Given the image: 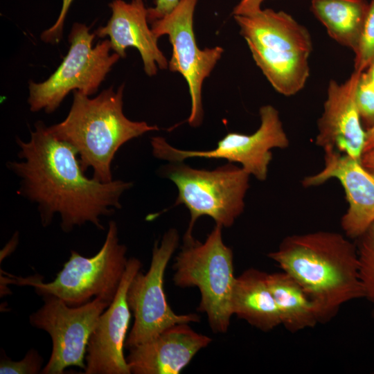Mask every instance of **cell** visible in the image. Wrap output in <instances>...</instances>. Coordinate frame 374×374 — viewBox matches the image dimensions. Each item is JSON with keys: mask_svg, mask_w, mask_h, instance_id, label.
Instances as JSON below:
<instances>
[{"mask_svg": "<svg viewBox=\"0 0 374 374\" xmlns=\"http://www.w3.org/2000/svg\"><path fill=\"white\" fill-rule=\"evenodd\" d=\"M43 358L35 349H30L20 361H12L3 355L1 358V374H37L41 373Z\"/></svg>", "mask_w": 374, "mask_h": 374, "instance_id": "24", "label": "cell"}, {"mask_svg": "<svg viewBox=\"0 0 374 374\" xmlns=\"http://www.w3.org/2000/svg\"><path fill=\"white\" fill-rule=\"evenodd\" d=\"M342 185L348 203L341 220L346 237L358 238L374 222V175L348 155L324 152L323 168L302 181L305 188L319 186L330 179Z\"/></svg>", "mask_w": 374, "mask_h": 374, "instance_id": "13", "label": "cell"}, {"mask_svg": "<svg viewBox=\"0 0 374 374\" xmlns=\"http://www.w3.org/2000/svg\"><path fill=\"white\" fill-rule=\"evenodd\" d=\"M222 229L215 224L204 242L194 238L183 239L173 264L174 284L181 288L199 289L201 300L197 310L206 314L215 333H225L230 326L236 278L233 251L224 243Z\"/></svg>", "mask_w": 374, "mask_h": 374, "instance_id": "4", "label": "cell"}, {"mask_svg": "<svg viewBox=\"0 0 374 374\" xmlns=\"http://www.w3.org/2000/svg\"><path fill=\"white\" fill-rule=\"evenodd\" d=\"M365 0H311V11L330 37L355 51L368 12Z\"/></svg>", "mask_w": 374, "mask_h": 374, "instance_id": "21", "label": "cell"}, {"mask_svg": "<svg viewBox=\"0 0 374 374\" xmlns=\"http://www.w3.org/2000/svg\"><path fill=\"white\" fill-rule=\"evenodd\" d=\"M267 282L287 330L296 332L321 323L317 304L292 276L283 271L268 274Z\"/></svg>", "mask_w": 374, "mask_h": 374, "instance_id": "20", "label": "cell"}, {"mask_svg": "<svg viewBox=\"0 0 374 374\" xmlns=\"http://www.w3.org/2000/svg\"><path fill=\"white\" fill-rule=\"evenodd\" d=\"M233 17L247 44L276 51L308 54L312 51V39L308 29L284 11L267 8L252 15Z\"/></svg>", "mask_w": 374, "mask_h": 374, "instance_id": "17", "label": "cell"}, {"mask_svg": "<svg viewBox=\"0 0 374 374\" xmlns=\"http://www.w3.org/2000/svg\"><path fill=\"white\" fill-rule=\"evenodd\" d=\"M44 304L29 317L30 323L46 331L52 340L49 360L42 374H62L70 366L85 369L87 348L100 314L111 304L101 299L69 306L53 295L42 296Z\"/></svg>", "mask_w": 374, "mask_h": 374, "instance_id": "10", "label": "cell"}, {"mask_svg": "<svg viewBox=\"0 0 374 374\" xmlns=\"http://www.w3.org/2000/svg\"><path fill=\"white\" fill-rule=\"evenodd\" d=\"M260 125L251 134L229 132L209 150H180L169 144L162 136L151 139L152 154L159 159L181 162L189 158L223 159L237 162L250 175L265 181L272 159L271 150L285 149L290 141L284 130L278 110L271 105L259 109Z\"/></svg>", "mask_w": 374, "mask_h": 374, "instance_id": "9", "label": "cell"}, {"mask_svg": "<svg viewBox=\"0 0 374 374\" xmlns=\"http://www.w3.org/2000/svg\"><path fill=\"white\" fill-rule=\"evenodd\" d=\"M360 74L354 71L344 83L330 81L315 141L324 152H336L359 161L366 141L355 97Z\"/></svg>", "mask_w": 374, "mask_h": 374, "instance_id": "14", "label": "cell"}, {"mask_svg": "<svg viewBox=\"0 0 374 374\" xmlns=\"http://www.w3.org/2000/svg\"><path fill=\"white\" fill-rule=\"evenodd\" d=\"M211 341L188 323H179L129 349L126 361L132 374H178Z\"/></svg>", "mask_w": 374, "mask_h": 374, "instance_id": "16", "label": "cell"}, {"mask_svg": "<svg viewBox=\"0 0 374 374\" xmlns=\"http://www.w3.org/2000/svg\"><path fill=\"white\" fill-rule=\"evenodd\" d=\"M347 238L328 231L294 234L268 254L317 304L321 323L344 304L364 298L357 249Z\"/></svg>", "mask_w": 374, "mask_h": 374, "instance_id": "2", "label": "cell"}, {"mask_svg": "<svg viewBox=\"0 0 374 374\" xmlns=\"http://www.w3.org/2000/svg\"><path fill=\"white\" fill-rule=\"evenodd\" d=\"M178 189L175 205L184 204L190 220L184 239H191L194 225L208 216L222 227H231L244 208L250 175L228 163L214 170L195 169L181 162H170L161 170Z\"/></svg>", "mask_w": 374, "mask_h": 374, "instance_id": "6", "label": "cell"}, {"mask_svg": "<svg viewBox=\"0 0 374 374\" xmlns=\"http://www.w3.org/2000/svg\"><path fill=\"white\" fill-rule=\"evenodd\" d=\"M125 84L115 91L113 87L96 97L75 90L66 117L47 127L59 140L71 144L78 152L82 169L91 168L93 177L101 182L113 180L112 162L125 143L147 132L159 130L144 121H133L123 112Z\"/></svg>", "mask_w": 374, "mask_h": 374, "instance_id": "3", "label": "cell"}, {"mask_svg": "<svg viewBox=\"0 0 374 374\" xmlns=\"http://www.w3.org/2000/svg\"><path fill=\"white\" fill-rule=\"evenodd\" d=\"M198 0H179L178 4L163 17L150 23L154 34L160 37L168 35L172 46L168 62L170 71L178 72L185 78L191 100L188 123L199 127L204 118L202 89L224 49L221 46L200 49L193 30V17Z\"/></svg>", "mask_w": 374, "mask_h": 374, "instance_id": "11", "label": "cell"}, {"mask_svg": "<svg viewBox=\"0 0 374 374\" xmlns=\"http://www.w3.org/2000/svg\"><path fill=\"white\" fill-rule=\"evenodd\" d=\"M374 148V125L366 131V141L364 153ZM363 153V154H364Z\"/></svg>", "mask_w": 374, "mask_h": 374, "instance_id": "30", "label": "cell"}, {"mask_svg": "<svg viewBox=\"0 0 374 374\" xmlns=\"http://www.w3.org/2000/svg\"><path fill=\"white\" fill-rule=\"evenodd\" d=\"M361 163L366 170L374 175V148L362 154Z\"/></svg>", "mask_w": 374, "mask_h": 374, "instance_id": "29", "label": "cell"}, {"mask_svg": "<svg viewBox=\"0 0 374 374\" xmlns=\"http://www.w3.org/2000/svg\"><path fill=\"white\" fill-rule=\"evenodd\" d=\"M179 241L177 229L166 231L161 242L156 241L154 244L148 271L146 273L139 271L129 285L127 300L134 320L125 343V348L127 350L153 339L170 326L200 320L196 314L175 313L165 294L166 269L178 247Z\"/></svg>", "mask_w": 374, "mask_h": 374, "instance_id": "8", "label": "cell"}, {"mask_svg": "<svg viewBox=\"0 0 374 374\" xmlns=\"http://www.w3.org/2000/svg\"><path fill=\"white\" fill-rule=\"evenodd\" d=\"M364 72L367 75L371 84L374 87V58L372 60Z\"/></svg>", "mask_w": 374, "mask_h": 374, "instance_id": "31", "label": "cell"}, {"mask_svg": "<svg viewBox=\"0 0 374 374\" xmlns=\"http://www.w3.org/2000/svg\"><path fill=\"white\" fill-rule=\"evenodd\" d=\"M355 97L361 119L369 128L374 125V87L364 71L360 74Z\"/></svg>", "mask_w": 374, "mask_h": 374, "instance_id": "25", "label": "cell"}, {"mask_svg": "<svg viewBox=\"0 0 374 374\" xmlns=\"http://www.w3.org/2000/svg\"><path fill=\"white\" fill-rule=\"evenodd\" d=\"M372 316H373V321H374V310L373 311Z\"/></svg>", "mask_w": 374, "mask_h": 374, "instance_id": "32", "label": "cell"}, {"mask_svg": "<svg viewBox=\"0 0 374 374\" xmlns=\"http://www.w3.org/2000/svg\"><path fill=\"white\" fill-rule=\"evenodd\" d=\"M126 253V246L119 242L117 224L112 220L99 251L87 258L71 250L69 260L53 281L45 283L39 276H10L8 280L32 286L37 294L57 296L69 306L83 305L92 298H101L111 303L126 269L129 259Z\"/></svg>", "mask_w": 374, "mask_h": 374, "instance_id": "5", "label": "cell"}, {"mask_svg": "<svg viewBox=\"0 0 374 374\" xmlns=\"http://www.w3.org/2000/svg\"><path fill=\"white\" fill-rule=\"evenodd\" d=\"M357 239L359 273L364 298L374 303V222Z\"/></svg>", "mask_w": 374, "mask_h": 374, "instance_id": "22", "label": "cell"}, {"mask_svg": "<svg viewBox=\"0 0 374 374\" xmlns=\"http://www.w3.org/2000/svg\"><path fill=\"white\" fill-rule=\"evenodd\" d=\"M252 57L273 88L290 96L300 91L310 75V54L276 51L247 43Z\"/></svg>", "mask_w": 374, "mask_h": 374, "instance_id": "19", "label": "cell"}, {"mask_svg": "<svg viewBox=\"0 0 374 374\" xmlns=\"http://www.w3.org/2000/svg\"><path fill=\"white\" fill-rule=\"evenodd\" d=\"M73 1L62 0L61 10L55 22L41 34L40 38L44 42L53 44L60 42L63 35L66 17Z\"/></svg>", "mask_w": 374, "mask_h": 374, "instance_id": "26", "label": "cell"}, {"mask_svg": "<svg viewBox=\"0 0 374 374\" xmlns=\"http://www.w3.org/2000/svg\"><path fill=\"white\" fill-rule=\"evenodd\" d=\"M267 275L268 273L254 268L245 270L236 277L231 296L233 315L264 332L281 324Z\"/></svg>", "mask_w": 374, "mask_h": 374, "instance_id": "18", "label": "cell"}, {"mask_svg": "<svg viewBox=\"0 0 374 374\" xmlns=\"http://www.w3.org/2000/svg\"><path fill=\"white\" fill-rule=\"evenodd\" d=\"M354 71L364 72L374 58V0L368 6L366 19L354 51Z\"/></svg>", "mask_w": 374, "mask_h": 374, "instance_id": "23", "label": "cell"}, {"mask_svg": "<svg viewBox=\"0 0 374 374\" xmlns=\"http://www.w3.org/2000/svg\"><path fill=\"white\" fill-rule=\"evenodd\" d=\"M89 29L86 24H73L68 37L69 51L57 69L42 82L29 81L28 103L31 112H55L71 91L78 90L87 96L98 91L121 57L110 53L109 39L93 46L96 35Z\"/></svg>", "mask_w": 374, "mask_h": 374, "instance_id": "7", "label": "cell"}, {"mask_svg": "<svg viewBox=\"0 0 374 374\" xmlns=\"http://www.w3.org/2000/svg\"><path fill=\"white\" fill-rule=\"evenodd\" d=\"M112 15L104 26L95 30L96 36H108L112 50L121 58L126 57L125 51L133 47L139 52L144 71L154 76L158 68L165 70L168 62L158 46V39L148 26V8L143 0H113L109 3Z\"/></svg>", "mask_w": 374, "mask_h": 374, "instance_id": "15", "label": "cell"}, {"mask_svg": "<svg viewBox=\"0 0 374 374\" xmlns=\"http://www.w3.org/2000/svg\"><path fill=\"white\" fill-rule=\"evenodd\" d=\"M265 0H241L233 8L232 15L249 16L260 12Z\"/></svg>", "mask_w": 374, "mask_h": 374, "instance_id": "28", "label": "cell"}, {"mask_svg": "<svg viewBox=\"0 0 374 374\" xmlns=\"http://www.w3.org/2000/svg\"><path fill=\"white\" fill-rule=\"evenodd\" d=\"M30 134L27 141L16 138L20 161L6 164L19 179L17 194L37 204L44 227L59 214L65 233L86 223L104 230L100 217L121 208V197L132 183L87 177L77 150L52 135L42 121L35 124Z\"/></svg>", "mask_w": 374, "mask_h": 374, "instance_id": "1", "label": "cell"}, {"mask_svg": "<svg viewBox=\"0 0 374 374\" xmlns=\"http://www.w3.org/2000/svg\"><path fill=\"white\" fill-rule=\"evenodd\" d=\"M179 0H155L154 6L148 8V20L151 22L163 17L170 12Z\"/></svg>", "mask_w": 374, "mask_h": 374, "instance_id": "27", "label": "cell"}, {"mask_svg": "<svg viewBox=\"0 0 374 374\" xmlns=\"http://www.w3.org/2000/svg\"><path fill=\"white\" fill-rule=\"evenodd\" d=\"M141 262L130 258L116 296L100 314L90 336L84 374H130L123 350L131 310L127 300L129 285L141 270Z\"/></svg>", "mask_w": 374, "mask_h": 374, "instance_id": "12", "label": "cell"}]
</instances>
